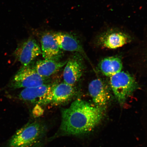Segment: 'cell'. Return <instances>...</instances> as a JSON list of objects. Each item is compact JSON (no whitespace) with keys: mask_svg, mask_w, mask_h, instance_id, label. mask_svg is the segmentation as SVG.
I'll return each instance as SVG.
<instances>
[{"mask_svg":"<svg viewBox=\"0 0 147 147\" xmlns=\"http://www.w3.org/2000/svg\"><path fill=\"white\" fill-rule=\"evenodd\" d=\"M104 107L78 99L68 108L62 109L60 130L65 135H79L91 132L100 123Z\"/></svg>","mask_w":147,"mask_h":147,"instance_id":"1","label":"cell"},{"mask_svg":"<svg viewBox=\"0 0 147 147\" xmlns=\"http://www.w3.org/2000/svg\"><path fill=\"white\" fill-rule=\"evenodd\" d=\"M52 85L47 84L38 87L25 88L18 95L20 100L40 106L50 104Z\"/></svg>","mask_w":147,"mask_h":147,"instance_id":"5","label":"cell"},{"mask_svg":"<svg viewBox=\"0 0 147 147\" xmlns=\"http://www.w3.org/2000/svg\"><path fill=\"white\" fill-rule=\"evenodd\" d=\"M67 61L58 59H44L36 62L34 68L38 74L47 78L54 74L65 65Z\"/></svg>","mask_w":147,"mask_h":147,"instance_id":"13","label":"cell"},{"mask_svg":"<svg viewBox=\"0 0 147 147\" xmlns=\"http://www.w3.org/2000/svg\"><path fill=\"white\" fill-rule=\"evenodd\" d=\"M41 54V49L36 40L32 38H29L20 44L14 53L15 57L23 66L29 65Z\"/></svg>","mask_w":147,"mask_h":147,"instance_id":"6","label":"cell"},{"mask_svg":"<svg viewBox=\"0 0 147 147\" xmlns=\"http://www.w3.org/2000/svg\"><path fill=\"white\" fill-rule=\"evenodd\" d=\"M45 128L38 121H31L17 130L7 143V147H38L45 136Z\"/></svg>","mask_w":147,"mask_h":147,"instance_id":"2","label":"cell"},{"mask_svg":"<svg viewBox=\"0 0 147 147\" xmlns=\"http://www.w3.org/2000/svg\"><path fill=\"white\" fill-rule=\"evenodd\" d=\"M47 84L46 78L37 72L34 67L23 66L14 75L9 84V88L15 90L21 88L38 87Z\"/></svg>","mask_w":147,"mask_h":147,"instance_id":"4","label":"cell"},{"mask_svg":"<svg viewBox=\"0 0 147 147\" xmlns=\"http://www.w3.org/2000/svg\"><path fill=\"white\" fill-rule=\"evenodd\" d=\"M42 56L45 59H58L61 53V49L53 34L46 33L41 40Z\"/></svg>","mask_w":147,"mask_h":147,"instance_id":"10","label":"cell"},{"mask_svg":"<svg viewBox=\"0 0 147 147\" xmlns=\"http://www.w3.org/2000/svg\"><path fill=\"white\" fill-rule=\"evenodd\" d=\"M110 77V84L119 103L124 105L138 87L135 79L129 74L121 71Z\"/></svg>","mask_w":147,"mask_h":147,"instance_id":"3","label":"cell"},{"mask_svg":"<svg viewBox=\"0 0 147 147\" xmlns=\"http://www.w3.org/2000/svg\"><path fill=\"white\" fill-rule=\"evenodd\" d=\"M123 65L120 58L116 57H108L101 61L99 67L103 74L110 77L122 71Z\"/></svg>","mask_w":147,"mask_h":147,"instance_id":"14","label":"cell"},{"mask_svg":"<svg viewBox=\"0 0 147 147\" xmlns=\"http://www.w3.org/2000/svg\"><path fill=\"white\" fill-rule=\"evenodd\" d=\"M76 93L74 86L65 82L53 85L50 104L57 105L64 103L72 98Z\"/></svg>","mask_w":147,"mask_h":147,"instance_id":"9","label":"cell"},{"mask_svg":"<svg viewBox=\"0 0 147 147\" xmlns=\"http://www.w3.org/2000/svg\"><path fill=\"white\" fill-rule=\"evenodd\" d=\"M129 41L128 36L120 32H111L101 37L100 42L102 47L110 49H115L123 47Z\"/></svg>","mask_w":147,"mask_h":147,"instance_id":"11","label":"cell"},{"mask_svg":"<svg viewBox=\"0 0 147 147\" xmlns=\"http://www.w3.org/2000/svg\"><path fill=\"white\" fill-rule=\"evenodd\" d=\"M88 90L96 106L104 107L109 102L111 97L110 92L107 86L101 79L92 80L89 84Z\"/></svg>","mask_w":147,"mask_h":147,"instance_id":"7","label":"cell"},{"mask_svg":"<svg viewBox=\"0 0 147 147\" xmlns=\"http://www.w3.org/2000/svg\"><path fill=\"white\" fill-rule=\"evenodd\" d=\"M84 66L82 60L78 57H74L67 62L64 69V82L74 86L81 77Z\"/></svg>","mask_w":147,"mask_h":147,"instance_id":"8","label":"cell"},{"mask_svg":"<svg viewBox=\"0 0 147 147\" xmlns=\"http://www.w3.org/2000/svg\"><path fill=\"white\" fill-rule=\"evenodd\" d=\"M53 34L60 49L62 50L71 52H83L80 42L71 35L62 32Z\"/></svg>","mask_w":147,"mask_h":147,"instance_id":"12","label":"cell"},{"mask_svg":"<svg viewBox=\"0 0 147 147\" xmlns=\"http://www.w3.org/2000/svg\"><path fill=\"white\" fill-rule=\"evenodd\" d=\"M36 105L33 111V114L35 115L36 117H38L43 113V110L42 109L40 106L38 105Z\"/></svg>","mask_w":147,"mask_h":147,"instance_id":"15","label":"cell"}]
</instances>
